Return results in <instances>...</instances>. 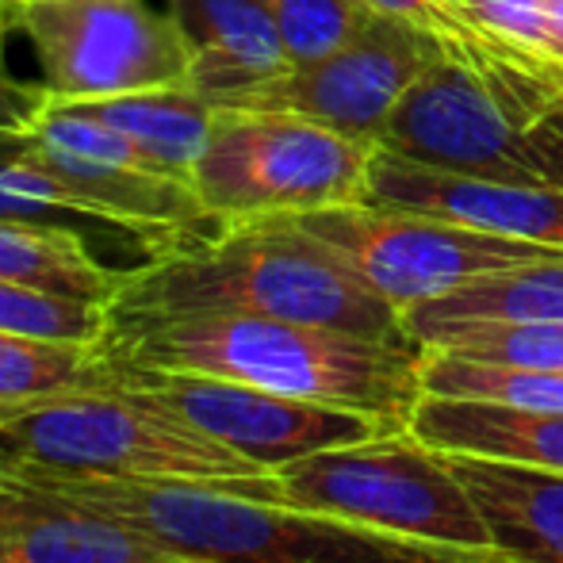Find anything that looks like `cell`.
Listing matches in <instances>:
<instances>
[{
    "instance_id": "cell-20",
    "label": "cell",
    "mask_w": 563,
    "mask_h": 563,
    "mask_svg": "<svg viewBox=\"0 0 563 563\" xmlns=\"http://www.w3.org/2000/svg\"><path fill=\"white\" fill-rule=\"evenodd\" d=\"M0 280L112 307L123 273L108 268L69 230L0 219Z\"/></svg>"
},
{
    "instance_id": "cell-22",
    "label": "cell",
    "mask_w": 563,
    "mask_h": 563,
    "mask_svg": "<svg viewBox=\"0 0 563 563\" xmlns=\"http://www.w3.org/2000/svg\"><path fill=\"white\" fill-rule=\"evenodd\" d=\"M108 379L104 345L23 338L0 330V402L100 387Z\"/></svg>"
},
{
    "instance_id": "cell-18",
    "label": "cell",
    "mask_w": 563,
    "mask_h": 563,
    "mask_svg": "<svg viewBox=\"0 0 563 563\" xmlns=\"http://www.w3.org/2000/svg\"><path fill=\"white\" fill-rule=\"evenodd\" d=\"M77 108L97 115L100 123L115 126L157 169L177 180H188V185H192L196 162H200L203 146H208L219 112V104H211L208 97H200L188 85L146 89V92H131V97L77 100Z\"/></svg>"
},
{
    "instance_id": "cell-27",
    "label": "cell",
    "mask_w": 563,
    "mask_h": 563,
    "mask_svg": "<svg viewBox=\"0 0 563 563\" xmlns=\"http://www.w3.org/2000/svg\"><path fill=\"white\" fill-rule=\"evenodd\" d=\"M549 27H552V54L563 62V0H549Z\"/></svg>"
},
{
    "instance_id": "cell-16",
    "label": "cell",
    "mask_w": 563,
    "mask_h": 563,
    "mask_svg": "<svg viewBox=\"0 0 563 563\" xmlns=\"http://www.w3.org/2000/svg\"><path fill=\"white\" fill-rule=\"evenodd\" d=\"M410 433L449 456L503 460L563 475V410H521L506 402L422 395Z\"/></svg>"
},
{
    "instance_id": "cell-15",
    "label": "cell",
    "mask_w": 563,
    "mask_h": 563,
    "mask_svg": "<svg viewBox=\"0 0 563 563\" xmlns=\"http://www.w3.org/2000/svg\"><path fill=\"white\" fill-rule=\"evenodd\" d=\"M0 563H188L134 533L0 475Z\"/></svg>"
},
{
    "instance_id": "cell-6",
    "label": "cell",
    "mask_w": 563,
    "mask_h": 563,
    "mask_svg": "<svg viewBox=\"0 0 563 563\" xmlns=\"http://www.w3.org/2000/svg\"><path fill=\"white\" fill-rule=\"evenodd\" d=\"M372 150L296 112L219 108L192 188L219 223L364 203Z\"/></svg>"
},
{
    "instance_id": "cell-5",
    "label": "cell",
    "mask_w": 563,
    "mask_h": 563,
    "mask_svg": "<svg viewBox=\"0 0 563 563\" xmlns=\"http://www.w3.org/2000/svg\"><path fill=\"white\" fill-rule=\"evenodd\" d=\"M284 506L327 514L407 541L495 552L472 490L456 479L449 456L410 430L334 445L276 467Z\"/></svg>"
},
{
    "instance_id": "cell-8",
    "label": "cell",
    "mask_w": 563,
    "mask_h": 563,
    "mask_svg": "<svg viewBox=\"0 0 563 563\" xmlns=\"http://www.w3.org/2000/svg\"><path fill=\"white\" fill-rule=\"evenodd\" d=\"M51 100H104L188 85V51L169 12L146 0H15Z\"/></svg>"
},
{
    "instance_id": "cell-7",
    "label": "cell",
    "mask_w": 563,
    "mask_h": 563,
    "mask_svg": "<svg viewBox=\"0 0 563 563\" xmlns=\"http://www.w3.org/2000/svg\"><path fill=\"white\" fill-rule=\"evenodd\" d=\"M276 219H288L291 227L327 245L402 314L479 276L563 257V250L541 242H521V238L410 216V211L372 208V203H338V208Z\"/></svg>"
},
{
    "instance_id": "cell-9",
    "label": "cell",
    "mask_w": 563,
    "mask_h": 563,
    "mask_svg": "<svg viewBox=\"0 0 563 563\" xmlns=\"http://www.w3.org/2000/svg\"><path fill=\"white\" fill-rule=\"evenodd\" d=\"M104 384H112L115 391H123L142 407L180 418L203 438L242 452L245 460L268 467V472H276L288 460L311 456V452L395 433L391 426L372 415L291 399V395L265 391V387L242 384V379L208 376V372L108 361Z\"/></svg>"
},
{
    "instance_id": "cell-4",
    "label": "cell",
    "mask_w": 563,
    "mask_h": 563,
    "mask_svg": "<svg viewBox=\"0 0 563 563\" xmlns=\"http://www.w3.org/2000/svg\"><path fill=\"white\" fill-rule=\"evenodd\" d=\"M0 460L126 483H203L284 506L276 472L112 384L0 402Z\"/></svg>"
},
{
    "instance_id": "cell-13",
    "label": "cell",
    "mask_w": 563,
    "mask_h": 563,
    "mask_svg": "<svg viewBox=\"0 0 563 563\" xmlns=\"http://www.w3.org/2000/svg\"><path fill=\"white\" fill-rule=\"evenodd\" d=\"M0 219L69 230L108 268L123 276L139 273L177 245L196 242L192 234H180V230L134 227L85 203L66 180L54 177L27 131H4V126H0Z\"/></svg>"
},
{
    "instance_id": "cell-2",
    "label": "cell",
    "mask_w": 563,
    "mask_h": 563,
    "mask_svg": "<svg viewBox=\"0 0 563 563\" xmlns=\"http://www.w3.org/2000/svg\"><path fill=\"white\" fill-rule=\"evenodd\" d=\"M108 314L112 322L261 314L418 349L399 307L288 219L227 223L219 234L177 245L123 276Z\"/></svg>"
},
{
    "instance_id": "cell-21",
    "label": "cell",
    "mask_w": 563,
    "mask_h": 563,
    "mask_svg": "<svg viewBox=\"0 0 563 563\" xmlns=\"http://www.w3.org/2000/svg\"><path fill=\"white\" fill-rule=\"evenodd\" d=\"M418 379H422V395L506 402L521 410H563V372L549 368H514V364L467 361V356L422 349Z\"/></svg>"
},
{
    "instance_id": "cell-11",
    "label": "cell",
    "mask_w": 563,
    "mask_h": 563,
    "mask_svg": "<svg viewBox=\"0 0 563 563\" xmlns=\"http://www.w3.org/2000/svg\"><path fill=\"white\" fill-rule=\"evenodd\" d=\"M23 131L31 134L54 177L66 180L85 203L123 223L180 230L192 238H211L227 227L203 208L188 180L162 173L131 139L77 104L46 97V104Z\"/></svg>"
},
{
    "instance_id": "cell-31",
    "label": "cell",
    "mask_w": 563,
    "mask_h": 563,
    "mask_svg": "<svg viewBox=\"0 0 563 563\" xmlns=\"http://www.w3.org/2000/svg\"><path fill=\"white\" fill-rule=\"evenodd\" d=\"M560 100H563V97H560Z\"/></svg>"
},
{
    "instance_id": "cell-26",
    "label": "cell",
    "mask_w": 563,
    "mask_h": 563,
    "mask_svg": "<svg viewBox=\"0 0 563 563\" xmlns=\"http://www.w3.org/2000/svg\"><path fill=\"white\" fill-rule=\"evenodd\" d=\"M372 12L384 15H402L410 23H422V27L438 31L441 15H445V0H364Z\"/></svg>"
},
{
    "instance_id": "cell-1",
    "label": "cell",
    "mask_w": 563,
    "mask_h": 563,
    "mask_svg": "<svg viewBox=\"0 0 563 563\" xmlns=\"http://www.w3.org/2000/svg\"><path fill=\"white\" fill-rule=\"evenodd\" d=\"M0 475L81 506L188 563H503L498 552L407 541L203 483H126L12 460H0Z\"/></svg>"
},
{
    "instance_id": "cell-23",
    "label": "cell",
    "mask_w": 563,
    "mask_h": 563,
    "mask_svg": "<svg viewBox=\"0 0 563 563\" xmlns=\"http://www.w3.org/2000/svg\"><path fill=\"white\" fill-rule=\"evenodd\" d=\"M418 345L467 361L563 372V322H456L430 330Z\"/></svg>"
},
{
    "instance_id": "cell-14",
    "label": "cell",
    "mask_w": 563,
    "mask_h": 563,
    "mask_svg": "<svg viewBox=\"0 0 563 563\" xmlns=\"http://www.w3.org/2000/svg\"><path fill=\"white\" fill-rule=\"evenodd\" d=\"M188 51V89L230 108L288 74L280 31L265 0H169Z\"/></svg>"
},
{
    "instance_id": "cell-28",
    "label": "cell",
    "mask_w": 563,
    "mask_h": 563,
    "mask_svg": "<svg viewBox=\"0 0 563 563\" xmlns=\"http://www.w3.org/2000/svg\"><path fill=\"white\" fill-rule=\"evenodd\" d=\"M12 27V4H4L0 0V46H4V31Z\"/></svg>"
},
{
    "instance_id": "cell-30",
    "label": "cell",
    "mask_w": 563,
    "mask_h": 563,
    "mask_svg": "<svg viewBox=\"0 0 563 563\" xmlns=\"http://www.w3.org/2000/svg\"><path fill=\"white\" fill-rule=\"evenodd\" d=\"M12 4H15V0H12Z\"/></svg>"
},
{
    "instance_id": "cell-24",
    "label": "cell",
    "mask_w": 563,
    "mask_h": 563,
    "mask_svg": "<svg viewBox=\"0 0 563 563\" xmlns=\"http://www.w3.org/2000/svg\"><path fill=\"white\" fill-rule=\"evenodd\" d=\"M108 327H112V314L104 303H85V299L0 280V330L4 334L104 345Z\"/></svg>"
},
{
    "instance_id": "cell-12",
    "label": "cell",
    "mask_w": 563,
    "mask_h": 563,
    "mask_svg": "<svg viewBox=\"0 0 563 563\" xmlns=\"http://www.w3.org/2000/svg\"><path fill=\"white\" fill-rule=\"evenodd\" d=\"M364 203L563 250V188L556 185L464 177L372 150Z\"/></svg>"
},
{
    "instance_id": "cell-10",
    "label": "cell",
    "mask_w": 563,
    "mask_h": 563,
    "mask_svg": "<svg viewBox=\"0 0 563 563\" xmlns=\"http://www.w3.org/2000/svg\"><path fill=\"white\" fill-rule=\"evenodd\" d=\"M445 54L438 31L402 15L376 12L368 27L338 54L311 66H291L288 74L261 85L230 108L296 112L376 146L399 97Z\"/></svg>"
},
{
    "instance_id": "cell-25",
    "label": "cell",
    "mask_w": 563,
    "mask_h": 563,
    "mask_svg": "<svg viewBox=\"0 0 563 563\" xmlns=\"http://www.w3.org/2000/svg\"><path fill=\"white\" fill-rule=\"evenodd\" d=\"M291 66H311L349 46L376 12L364 0H265Z\"/></svg>"
},
{
    "instance_id": "cell-3",
    "label": "cell",
    "mask_w": 563,
    "mask_h": 563,
    "mask_svg": "<svg viewBox=\"0 0 563 563\" xmlns=\"http://www.w3.org/2000/svg\"><path fill=\"white\" fill-rule=\"evenodd\" d=\"M104 356L146 368L208 372L322 407L356 410L407 430L422 379V349L261 314H173L112 322Z\"/></svg>"
},
{
    "instance_id": "cell-17",
    "label": "cell",
    "mask_w": 563,
    "mask_h": 563,
    "mask_svg": "<svg viewBox=\"0 0 563 563\" xmlns=\"http://www.w3.org/2000/svg\"><path fill=\"white\" fill-rule=\"evenodd\" d=\"M449 467L472 490L498 560L563 563V475L479 456H449Z\"/></svg>"
},
{
    "instance_id": "cell-19",
    "label": "cell",
    "mask_w": 563,
    "mask_h": 563,
    "mask_svg": "<svg viewBox=\"0 0 563 563\" xmlns=\"http://www.w3.org/2000/svg\"><path fill=\"white\" fill-rule=\"evenodd\" d=\"M402 322L415 341L456 322H563V257L479 276L449 296L410 307Z\"/></svg>"
},
{
    "instance_id": "cell-29",
    "label": "cell",
    "mask_w": 563,
    "mask_h": 563,
    "mask_svg": "<svg viewBox=\"0 0 563 563\" xmlns=\"http://www.w3.org/2000/svg\"><path fill=\"white\" fill-rule=\"evenodd\" d=\"M4 4H12V0H4Z\"/></svg>"
}]
</instances>
